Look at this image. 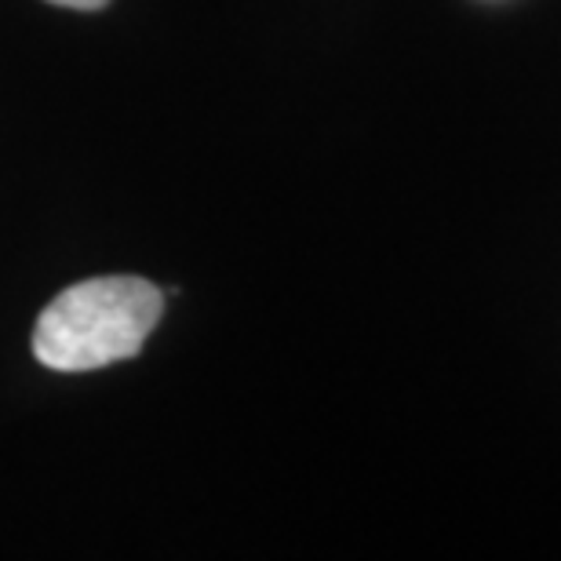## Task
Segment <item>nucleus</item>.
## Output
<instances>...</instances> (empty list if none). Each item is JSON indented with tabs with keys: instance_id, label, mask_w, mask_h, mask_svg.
I'll return each mask as SVG.
<instances>
[{
	"instance_id": "2",
	"label": "nucleus",
	"mask_w": 561,
	"mask_h": 561,
	"mask_svg": "<svg viewBox=\"0 0 561 561\" xmlns=\"http://www.w3.org/2000/svg\"><path fill=\"white\" fill-rule=\"evenodd\" d=\"M48 4H55V8H73V11H99V8H106L110 0H48Z\"/></svg>"
},
{
	"instance_id": "1",
	"label": "nucleus",
	"mask_w": 561,
	"mask_h": 561,
	"mask_svg": "<svg viewBox=\"0 0 561 561\" xmlns=\"http://www.w3.org/2000/svg\"><path fill=\"white\" fill-rule=\"evenodd\" d=\"M164 313V296L142 277H88L59 291L33 329V357L55 373H92L136 357Z\"/></svg>"
}]
</instances>
